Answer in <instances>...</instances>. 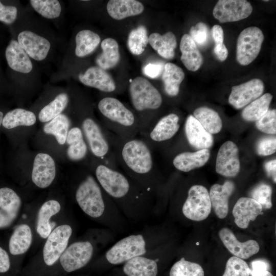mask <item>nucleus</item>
<instances>
[{
  "label": "nucleus",
  "instance_id": "3",
  "mask_svg": "<svg viewBox=\"0 0 276 276\" xmlns=\"http://www.w3.org/2000/svg\"><path fill=\"white\" fill-rule=\"evenodd\" d=\"M129 91L131 103L135 110L140 113L138 119L141 134L148 127L147 113L158 109L163 99L157 88L148 80L137 77L129 84Z\"/></svg>",
  "mask_w": 276,
  "mask_h": 276
},
{
  "label": "nucleus",
  "instance_id": "39",
  "mask_svg": "<svg viewBox=\"0 0 276 276\" xmlns=\"http://www.w3.org/2000/svg\"><path fill=\"white\" fill-rule=\"evenodd\" d=\"M68 103V97L65 93L58 95L52 101L45 106L39 112L38 118L41 122L50 121L65 108Z\"/></svg>",
  "mask_w": 276,
  "mask_h": 276
},
{
  "label": "nucleus",
  "instance_id": "10",
  "mask_svg": "<svg viewBox=\"0 0 276 276\" xmlns=\"http://www.w3.org/2000/svg\"><path fill=\"white\" fill-rule=\"evenodd\" d=\"M72 233V227L67 224L59 225L50 233L43 249L44 261L47 265H53L60 257Z\"/></svg>",
  "mask_w": 276,
  "mask_h": 276
},
{
  "label": "nucleus",
  "instance_id": "45",
  "mask_svg": "<svg viewBox=\"0 0 276 276\" xmlns=\"http://www.w3.org/2000/svg\"><path fill=\"white\" fill-rule=\"evenodd\" d=\"M257 128L261 131L267 134L276 133V110H268L267 112L256 121Z\"/></svg>",
  "mask_w": 276,
  "mask_h": 276
},
{
  "label": "nucleus",
  "instance_id": "17",
  "mask_svg": "<svg viewBox=\"0 0 276 276\" xmlns=\"http://www.w3.org/2000/svg\"><path fill=\"white\" fill-rule=\"evenodd\" d=\"M17 39L27 55L37 61L44 59L50 49L51 44L47 39L30 31L21 32Z\"/></svg>",
  "mask_w": 276,
  "mask_h": 276
},
{
  "label": "nucleus",
  "instance_id": "52",
  "mask_svg": "<svg viewBox=\"0 0 276 276\" xmlns=\"http://www.w3.org/2000/svg\"><path fill=\"white\" fill-rule=\"evenodd\" d=\"M214 52L219 60L224 61L228 56V50L223 43L222 44L215 45Z\"/></svg>",
  "mask_w": 276,
  "mask_h": 276
},
{
  "label": "nucleus",
  "instance_id": "27",
  "mask_svg": "<svg viewBox=\"0 0 276 276\" xmlns=\"http://www.w3.org/2000/svg\"><path fill=\"white\" fill-rule=\"evenodd\" d=\"M66 142L68 145L66 153L70 159L77 162L85 157L88 146L80 128L74 127L71 129L68 132Z\"/></svg>",
  "mask_w": 276,
  "mask_h": 276
},
{
  "label": "nucleus",
  "instance_id": "7",
  "mask_svg": "<svg viewBox=\"0 0 276 276\" xmlns=\"http://www.w3.org/2000/svg\"><path fill=\"white\" fill-rule=\"evenodd\" d=\"M179 128L178 116L171 113L156 120L140 135L152 150L157 144L167 142L173 137Z\"/></svg>",
  "mask_w": 276,
  "mask_h": 276
},
{
  "label": "nucleus",
  "instance_id": "47",
  "mask_svg": "<svg viewBox=\"0 0 276 276\" xmlns=\"http://www.w3.org/2000/svg\"><path fill=\"white\" fill-rule=\"evenodd\" d=\"M256 151L259 155L267 156L276 151L275 137H266L261 139L257 143Z\"/></svg>",
  "mask_w": 276,
  "mask_h": 276
},
{
  "label": "nucleus",
  "instance_id": "37",
  "mask_svg": "<svg viewBox=\"0 0 276 276\" xmlns=\"http://www.w3.org/2000/svg\"><path fill=\"white\" fill-rule=\"evenodd\" d=\"M36 120V116L32 111L16 108L9 111L5 116L2 125L7 129H12L19 126H32L35 123Z\"/></svg>",
  "mask_w": 276,
  "mask_h": 276
},
{
  "label": "nucleus",
  "instance_id": "11",
  "mask_svg": "<svg viewBox=\"0 0 276 276\" xmlns=\"http://www.w3.org/2000/svg\"><path fill=\"white\" fill-rule=\"evenodd\" d=\"M250 3L245 0H219L213 15L221 23L234 22L248 17L252 11Z\"/></svg>",
  "mask_w": 276,
  "mask_h": 276
},
{
  "label": "nucleus",
  "instance_id": "43",
  "mask_svg": "<svg viewBox=\"0 0 276 276\" xmlns=\"http://www.w3.org/2000/svg\"><path fill=\"white\" fill-rule=\"evenodd\" d=\"M250 273V269L247 263L233 256L228 259L222 276H249Z\"/></svg>",
  "mask_w": 276,
  "mask_h": 276
},
{
  "label": "nucleus",
  "instance_id": "21",
  "mask_svg": "<svg viewBox=\"0 0 276 276\" xmlns=\"http://www.w3.org/2000/svg\"><path fill=\"white\" fill-rule=\"evenodd\" d=\"M185 131L189 143L196 149H208L213 145L212 134L206 131L192 115H189L187 118Z\"/></svg>",
  "mask_w": 276,
  "mask_h": 276
},
{
  "label": "nucleus",
  "instance_id": "8",
  "mask_svg": "<svg viewBox=\"0 0 276 276\" xmlns=\"http://www.w3.org/2000/svg\"><path fill=\"white\" fill-rule=\"evenodd\" d=\"M212 205L208 190L201 185H194L189 190L182 211L187 218L195 221L205 219L211 213Z\"/></svg>",
  "mask_w": 276,
  "mask_h": 276
},
{
  "label": "nucleus",
  "instance_id": "38",
  "mask_svg": "<svg viewBox=\"0 0 276 276\" xmlns=\"http://www.w3.org/2000/svg\"><path fill=\"white\" fill-rule=\"evenodd\" d=\"M70 125L68 117L61 113L45 124L43 131L46 134L53 135L59 144L63 145L66 142Z\"/></svg>",
  "mask_w": 276,
  "mask_h": 276
},
{
  "label": "nucleus",
  "instance_id": "5",
  "mask_svg": "<svg viewBox=\"0 0 276 276\" xmlns=\"http://www.w3.org/2000/svg\"><path fill=\"white\" fill-rule=\"evenodd\" d=\"M75 197L78 205L87 215L98 218L104 213L105 202L102 190L92 175H87L81 182Z\"/></svg>",
  "mask_w": 276,
  "mask_h": 276
},
{
  "label": "nucleus",
  "instance_id": "51",
  "mask_svg": "<svg viewBox=\"0 0 276 276\" xmlns=\"http://www.w3.org/2000/svg\"><path fill=\"white\" fill-rule=\"evenodd\" d=\"M10 261L7 252L0 247V272H6L10 268Z\"/></svg>",
  "mask_w": 276,
  "mask_h": 276
},
{
  "label": "nucleus",
  "instance_id": "6",
  "mask_svg": "<svg viewBox=\"0 0 276 276\" xmlns=\"http://www.w3.org/2000/svg\"><path fill=\"white\" fill-rule=\"evenodd\" d=\"M264 36L257 27H249L240 33L237 41L236 59L242 65L251 63L258 56Z\"/></svg>",
  "mask_w": 276,
  "mask_h": 276
},
{
  "label": "nucleus",
  "instance_id": "55",
  "mask_svg": "<svg viewBox=\"0 0 276 276\" xmlns=\"http://www.w3.org/2000/svg\"><path fill=\"white\" fill-rule=\"evenodd\" d=\"M250 275L251 276H273L272 274L268 270L251 274Z\"/></svg>",
  "mask_w": 276,
  "mask_h": 276
},
{
  "label": "nucleus",
  "instance_id": "9",
  "mask_svg": "<svg viewBox=\"0 0 276 276\" xmlns=\"http://www.w3.org/2000/svg\"><path fill=\"white\" fill-rule=\"evenodd\" d=\"M146 252V242L141 235L127 236L117 242L106 254L110 264H120Z\"/></svg>",
  "mask_w": 276,
  "mask_h": 276
},
{
  "label": "nucleus",
  "instance_id": "26",
  "mask_svg": "<svg viewBox=\"0 0 276 276\" xmlns=\"http://www.w3.org/2000/svg\"><path fill=\"white\" fill-rule=\"evenodd\" d=\"M106 8L108 14L116 20L139 15L144 10L143 5L135 0H110Z\"/></svg>",
  "mask_w": 276,
  "mask_h": 276
},
{
  "label": "nucleus",
  "instance_id": "53",
  "mask_svg": "<svg viewBox=\"0 0 276 276\" xmlns=\"http://www.w3.org/2000/svg\"><path fill=\"white\" fill-rule=\"evenodd\" d=\"M265 169L268 176H271L273 181L276 182V159L267 162L265 164Z\"/></svg>",
  "mask_w": 276,
  "mask_h": 276
},
{
  "label": "nucleus",
  "instance_id": "28",
  "mask_svg": "<svg viewBox=\"0 0 276 276\" xmlns=\"http://www.w3.org/2000/svg\"><path fill=\"white\" fill-rule=\"evenodd\" d=\"M123 271L127 276H156L158 268L154 260L140 256L126 262Z\"/></svg>",
  "mask_w": 276,
  "mask_h": 276
},
{
  "label": "nucleus",
  "instance_id": "40",
  "mask_svg": "<svg viewBox=\"0 0 276 276\" xmlns=\"http://www.w3.org/2000/svg\"><path fill=\"white\" fill-rule=\"evenodd\" d=\"M148 37L146 28L140 26L129 34L127 45L130 51L135 55L142 54L148 44Z\"/></svg>",
  "mask_w": 276,
  "mask_h": 276
},
{
  "label": "nucleus",
  "instance_id": "41",
  "mask_svg": "<svg viewBox=\"0 0 276 276\" xmlns=\"http://www.w3.org/2000/svg\"><path fill=\"white\" fill-rule=\"evenodd\" d=\"M170 276H204L202 267L198 264L182 258L171 267Z\"/></svg>",
  "mask_w": 276,
  "mask_h": 276
},
{
  "label": "nucleus",
  "instance_id": "2",
  "mask_svg": "<svg viewBox=\"0 0 276 276\" xmlns=\"http://www.w3.org/2000/svg\"><path fill=\"white\" fill-rule=\"evenodd\" d=\"M98 108L104 120L105 129L126 139L136 137L140 132L138 118L118 99L111 97L102 98Z\"/></svg>",
  "mask_w": 276,
  "mask_h": 276
},
{
  "label": "nucleus",
  "instance_id": "48",
  "mask_svg": "<svg viewBox=\"0 0 276 276\" xmlns=\"http://www.w3.org/2000/svg\"><path fill=\"white\" fill-rule=\"evenodd\" d=\"M17 10L15 6H5L0 1V21L10 25L16 19Z\"/></svg>",
  "mask_w": 276,
  "mask_h": 276
},
{
  "label": "nucleus",
  "instance_id": "36",
  "mask_svg": "<svg viewBox=\"0 0 276 276\" xmlns=\"http://www.w3.org/2000/svg\"><path fill=\"white\" fill-rule=\"evenodd\" d=\"M272 98L271 94L266 93L249 103L242 112L243 119L250 122L259 120L269 110Z\"/></svg>",
  "mask_w": 276,
  "mask_h": 276
},
{
  "label": "nucleus",
  "instance_id": "46",
  "mask_svg": "<svg viewBox=\"0 0 276 276\" xmlns=\"http://www.w3.org/2000/svg\"><path fill=\"white\" fill-rule=\"evenodd\" d=\"M189 35L196 44L203 46L208 41L209 37V29L204 23L199 22L195 26H192L191 28Z\"/></svg>",
  "mask_w": 276,
  "mask_h": 276
},
{
  "label": "nucleus",
  "instance_id": "42",
  "mask_svg": "<svg viewBox=\"0 0 276 276\" xmlns=\"http://www.w3.org/2000/svg\"><path fill=\"white\" fill-rule=\"evenodd\" d=\"M30 2L37 12L47 18H56L60 16L61 7L58 1L31 0Z\"/></svg>",
  "mask_w": 276,
  "mask_h": 276
},
{
  "label": "nucleus",
  "instance_id": "31",
  "mask_svg": "<svg viewBox=\"0 0 276 276\" xmlns=\"http://www.w3.org/2000/svg\"><path fill=\"white\" fill-rule=\"evenodd\" d=\"M61 209L58 201L50 200L45 202L40 207L37 216L36 230L40 236L47 238L51 233L50 218L58 213Z\"/></svg>",
  "mask_w": 276,
  "mask_h": 276
},
{
  "label": "nucleus",
  "instance_id": "50",
  "mask_svg": "<svg viewBox=\"0 0 276 276\" xmlns=\"http://www.w3.org/2000/svg\"><path fill=\"white\" fill-rule=\"evenodd\" d=\"M211 34L215 45L222 44L224 40V32L221 26L214 25L211 30Z\"/></svg>",
  "mask_w": 276,
  "mask_h": 276
},
{
  "label": "nucleus",
  "instance_id": "22",
  "mask_svg": "<svg viewBox=\"0 0 276 276\" xmlns=\"http://www.w3.org/2000/svg\"><path fill=\"white\" fill-rule=\"evenodd\" d=\"M79 79L85 85L104 92L111 93L116 88L115 82L111 76L99 66L88 68L84 74L79 75Z\"/></svg>",
  "mask_w": 276,
  "mask_h": 276
},
{
  "label": "nucleus",
  "instance_id": "49",
  "mask_svg": "<svg viewBox=\"0 0 276 276\" xmlns=\"http://www.w3.org/2000/svg\"><path fill=\"white\" fill-rule=\"evenodd\" d=\"M164 65L162 62L149 63L143 67L142 71L146 76L152 79L156 78L162 74Z\"/></svg>",
  "mask_w": 276,
  "mask_h": 276
},
{
  "label": "nucleus",
  "instance_id": "12",
  "mask_svg": "<svg viewBox=\"0 0 276 276\" xmlns=\"http://www.w3.org/2000/svg\"><path fill=\"white\" fill-rule=\"evenodd\" d=\"M93 247L88 241L77 242L70 245L60 257L63 269L72 272L84 266L90 260Z\"/></svg>",
  "mask_w": 276,
  "mask_h": 276
},
{
  "label": "nucleus",
  "instance_id": "20",
  "mask_svg": "<svg viewBox=\"0 0 276 276\" xmlns=\"http://www.w3.org/2000/svg\"><path fill=\"white\" fill-rule=\"evenodd\" d=\"M235 190L234 183L229 180L223 185H213L210 190L212 208L216 215L220 219H224L228 212V200Z\"/></svg>",
  "mask_w": 276,
  "mask_h": 276
},
{
  "label": "nucleus",
  "instance_id": "16",
  "mask_svg": "<svg viewBox=\"0 0 276 276\" xmlns=\"http://www.w3.org/2000/svg\"><path fill=\"white\" fill-rule=\"evenodd\" d=\"M56 175V167L53 158L49 154L39 153L35 156L32 172V180L38 187H48Z\"/></svg>",
  "mask_w": 276,
  "mask_h": 276
},
{
  "label": "nucleus",
  "instance_id": "30",
  "mask_svg": "<svg viewBox=\"0 0 276 276\" xmlns=\"http://www.w3.org/2000/svg\"><path fill=\"white\" fill-rule=\"evenodd\" d=\"M162 78L166 94L170 97L177 96L180 85L185 78L183 70L173 63H167L164 65Z\"/></svg>",
  "mask_w": 276,
  "mask_h": 276
},
{
  "label": "nucleus",
  "instance_id": "4",
  "mask_svg": "<svg viewBox=\"0 0 276 276\" xmlns=\"http://www.w3.org/2000/svg\"><path fill=\"white\" fill-rule=\"evenodd\" d=\"M95 166L96 179L109 196L116 199H122L131 194L132 183L125 174L100 162Z\"/></svg>",
  "mask_w": 276,
  "mask_h": 276
},
{
  "label": "nucleus",
  "instance_id": "34",
  "mask_svg": "<svg viewBox=\"0 0 276 276\" xmlns=\"http://www.w3.org/2000/svg\"><path fill=\"white\" fill-rule=\"evenodd\" d=\"M193 116L204 129L211 134L218 133L221 130L222 120L218 113L213 109L206 107H200L194 111Z\"/></svg>",
  "mask_w": 276,
  "mask_h": 276
},
{
  "label": "nucleus",
  "instance_id": "54",
  "mask_svg": "<svg viewBox=\"0 0 276 276\" xmlns=\"http://www.w3.org/2000/svg\"><path fill=\"white\" fill-rule=\"evenodd\" d=\"M252 269H250V273H256L262 272L265 270H267L268 266L266 263L261 260L254 261L251 263Z\"/></svg>",
  "mask_w": 276,
  "mask_h": 276
},
{
  "label": "nucleus",
  "instance_id": "33",
  "mask_svg": "<svg viewBox=\"0 0 276 276\" xmlns=\"http://www.w3.org/2000/svg\"><path fill=\"white\" fill-rule=\"evenodd\" d=\"M101 47L102 53L96 59L98 66L105 71L116 66L120 59L117 41L111 38H106L102 41Z\"/></svg>",
  "mask_w": 276,
  "mask_h": 276
},
{
  "label": "nucleus",
  "instance_id": "1",
  "mask_svg": "<svg viewBox=\"0 0 276 276\" xmlns=\"http://www.w3.org/2000/svg\"><path fill=\"white\" fill-rule=\"evenodd\" d=\"M117 165L144 185H151L155 171L152 149L142 138H122L105 128Z\"/></svg>",
  "mask_w": 276,
  "mask_h": 276
},
{
  "label": "nucleus",
  "instance_id": "14",
  "mask_svg": "<svg viewBox=\"0 0 276 276\" xmlns=\"http://www.w3.org/2000/svg\"><path fill=\"white\" fill-rule=\"evenodd\" d=\"M240 164L238 148L233 142L228 141L220 147L216 161V171L225 177H234L239 173Z\"/></svg>",
  "mask_w": 276,
  "mask_h": 276
},
{
  "label": "nucleus",
  "instance_id": "18",
  "mask_svg": "<svg viewBox=\"0 0 276 276\" xmlns=\"http://www.w3.org/2000/svg\"><path fill=\"white\" fill-rule=\"evenodd\" d=\"M21 204L19 196L12 189L0 188V228L9 226L16 218Z\"/></svg>",
  "mask_w": 276,
  "mask_h": 276
},
{
  "label": "nucleus",
  "instance_id": "56",
  "mask_svg": "<svg viewBox=\"0 0 276 276\" xmlns=\"http://www.w3.org/2000/svg\"><path fill=\"white\" fill-rule=\"evenodd\" d=\"M3 119V113L2 112L0 111V126L2 124V121Z\"/></svg>",
  "mask_w": 276,
  "mask_h": 276
},
{
  "label": "nucleus",
  "instance_id": "25",
  "mask_svg": "<svg viewBox=\"0 0 276 276\" xmlns=\"http://www.w3.org/2000/svg\"><path fill=\"white\" fill-rule=\"evenodd\" d=\"M180 60L189 71H197L203 63V57L189 34H184L180 43Z\"/></svg>",
  "mask_w": 276,
  "mask_h": 276
},
{
  "label": "nucleus",
  "instance_id": "29",
  "mask_svg": "<svg viewBox=\"0 0 276 276\" xmlns=\"http://www.w3.org/2000/svg\"><path fill=\"white\" fill-rule=\"evenodd\" d=\"M148 42L161 57L166 59L174 58L177 41L172 32L169 31L163 35L157 33H152L148 37Z\"/></svg>",
  "mask_w": 276,
  "mask_h": 276
},
{
  "label": "nucleus",
  "instance_id": "35",
  "mask_svg": "<svg viewBox=\"0 0 276 276\" xmlns=\"http://www.w3.org/2000/svg\"><path fill=\"white\" fill-rule=\"evenodd\" d=\"M75 54L83 57L91 53L100 42L98 34L89 30L79 31L76 35Z\"/></svg>",
  "mask_w": 276,
  "mask_h": 276
},
{
  "label": "nucleus",
  "instance_id": "44",
  "mask_svg": "<svg viewBox=\"0 0 276 276\" xmlns=\"http://www.w3.org/2000/svg\"><path fill=\"white\" fill-rule=\"evenodd\" d=\"M271 195V187L265 183L259 185L251 192V198L266 209H269L272 206Z\"/></svg>",
  "mask_w": 276,
  "mask_h": 276
},
{
  "label": "nucleus",
  "instance_id": "32",
  "mask_svg": "<svg viewBox=\"0 0 276 276\" xmlns=\"http://www.w3.org/2000/svg\"><path fill=\"white\" fill-rule=\"evenodd\" d=\"M32 240V232L29 225L22 224L17 226L11 235L9 248L13 255L23 254L30 248Z\"/></svg>",
  "mask_w": 276,
  "mask_h": 276
},
{
  "label": "nucleus",
  "instance_id": "19",
  "mask_svg": "<svg viewBox=\"0 0 276 276\" xmlns=\"http://www.w3.org/2000/svg\"><path fill=\"white\" fill-rule=\"evenodd\" d=\"M263 208L258 202L249 197L240 198L233 209L234 222L240 228H246L251 221L263 214Z\"/></svg>",
  "mask_w": 276,
  "mask_h": 276
},
{
  "label": "nucleus",
  "instance_id": "23",
  "mask_svg": "<svg viewBox=\"0 0 276 276\" xmlns=\"http://www.w3.org/2000/svg\"><path fill=\"white\" fill-rule=\"evenodd\" d=\"M5 56L9 66L16 72L27 74L33 68L31 61L18 42L12 39L5 51Z\"/></svg>",
  "mask_w": 276,
  "mask_h": 276
},
{
  "label": "nucleus",
  "instance_id": "15",
  "mask_svg": "<svg viewBox=\"0 0 276 276\" xmlns=\"http://www.w3.org/2000/svg\"><path fill=\"white\" fill-rule=\"evenodd\" d=\"M219 236L227 250L234 256L241 259H247L259 251L260 247L256 241L249 240L244 242H240L233 232L227 227L219 231Z\"/></svg>",
  "mask_w": 276,
  "mask_h": 276
},
{
  "label": "nucleus",
  "instance_id": "24",
  "mask_svg": "<svg viewBox=\"0 0 276 276\" xmlns=\"http://www.w3.org/2000/svg\"><path fill=\"white\" fill-rule=\"evenodd\" d=\"M210 157L208 149L196 152H183L177 154L173 159L174 167L179 171L187 172L204 166Z\"/></svg>",
  "mask_w": 276,
  "mask_h": 276
},
{
  "label": "nucleus",
  "instance_id": "13",
  "mask_svg": "<svg viewBox=\"0 0 276 276\" xmlns=\"http://www.w3.org/2000/svg\"><path fill=\"white\" fill-rule=\"evenodd\" d=\"M264 89L263 81L252 79L232 87L228 103L236 109H241L260 97Z\"/></svg>",
  "mask_w": 276,
  "mask_h": 276
}]
</instances>
